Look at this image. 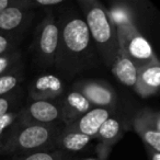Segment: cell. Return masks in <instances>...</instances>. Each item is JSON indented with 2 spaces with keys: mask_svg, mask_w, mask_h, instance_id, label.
<instances>
[{
  "mask_svg": "<svg viewBox=\"0 0 160 160\" xmlns=\"http://www.w3.org/2000/svg\"><path fill=\"white\" fill-rule=\"evenodd\" d=\"M59 25V43L55 65L62 72L73 76L80 71L89 57L91 38L82 18L69 16Z\"/></svg>",
  "mask_w": 160,
  "mask_h": 160,
  "instance_id": "cell-1",
  "label": "cell"
},
{
  "mask_svg": "<svg viewBox=\"0 0 160 160\" xmlns=\"http://www.w3.org/2000/svg\"><path fill=\"white\" fill-rule=\"evenodd\" d=\"M80 9L85 16L90 38L94 42L105 65L112 66L118 54L116 30L110 20L108 10L97 0H79Z\"/></svg>",
  "mask_w": 160,
  "mask_h": 160,
  "instance_id": "cell-2",
  "label": "cell"
},
{
  "mask_svg": "<svg viewBox=\"0 0 160 160\" xmlns=\"http://www.w3.org/2000/svg\"><path fill=\"white\" fill-rule=\"evenodd\" d=\"M60 129L58 125H22L17 121L10 136L0 148V156L18 157L55 148L54 142Z\"/></svg>",
  "mask_w": 160,
  "mask_h": 160,
  "instance_id": "cell-3",
  "label": "cell"
},
{
  "mask_svg": "<svg viewBox=\"0 0 160 160\" xmlns=\"http://www.w3.org/2000/svg\"><path fill=\"white\" fill-rule=\"evenodd\" d=\"M118 52L124 53L136 67L159 62L153 48L147 38L138 31L136 24L116 30Z\"/></svg>",
  "mask_w": 160,
  "mask_h": 160,
  "instance_id": "cell-4",
  "label": "cell"
},
{
  "mask_svg": "<svg viewBox=\"0 0 160 160\" xmlns=\"http://www.w3.org/2000/svg\"><path fill=\"white\" fill-rule=\"evenodd\" d=\"M59 43V25L53 13H48L38 24L35 33V47L38 57L47 66L55 64Z\"/></svg>",
  "mask_w": 160,
  "mask_h": 160,
  "instance_id": "cell-5",
  "label": "cell"
},
{
  "mask_svg": "<svg viewBox=\"0 0 160 160\" xmlns=\"http://www.w3.org/2000/svg\"><path fill=\"white\" fill-rule=\"evenodd\" d=\"M18 122L22 125H57L62 123L57 101H33L20 109Z\"/></svg>",
  "mask_w": 160,
  "mask_h": 160,
  "instance_id": "cell-6",
  "label": "cell"
},
{
  "mask_svg": "<svg viewBox=\"0 0 160 160\" xmlns=\"http://www.w3.org/2000/svg\"><path fill=\"white\" fill-rule=\"evenodd\" d=\"M73 89L79 91L93 108L112 109L118 100L116 92L105 81L98 79L78 80L73 85Z\"/></svg>",
  "mask_w": 160,
  "mask_h": 160,
  "instance_id": "cell-7",
  "label": "cell"
},
{
  "mask_svg": "<svg viewBox=\"0 0 160 160\" xmlns=\"http://www.w3.org/2000/svg\"><path fill=\"white\" fill-rule=\"evenodd\" d=\"M133 128L145 147L160 152V114L150 109L139 110L133 118Z\"/></svg>",
  "mask_w": 160,
  "mask_h": 160,
  "instance_id": "cell-8",
  "label": "cell"
},
{
  "mask_svg": "<svg viewBox=\"0 0 160 160\" xmlns=\"http://www.w3.org/2000/svg\"><path fill=\"white\" fill-rule=\"evenodd\" d=\"M57 103L62 112L64 126L73 123L88 111L93 109L91 103L75 89L70 90L65 97H60L57 100Z\"/></svg>",
  "mask_w": 160,
  "mask_h": 160,
  "instance_id": "cell-9",
  "label": "cell"
},
{
  "mask_svg": "<svg viewBox=\"0 0 160 160\" xmlns=\"http://www.w3.org/2000/svg\"><path fill=\"white\" fill-rule=\"evenodd\" d=\"M65 85L55 75H43L38 77L30 88V97L33 101H55L62 96Z\"/></svg>",
  "mask_w": 160,
  "mask_h": 160,
  "instance_id": "cell-10",
  "label": "cell"
},
{
  "mask_svg": "<svg viewBox=\"0 0 160 160\" xmlns=\"http://www.w3.org/2000/svg\"><path fill=\"white\" fill-rule=\"evenodd\" d=\"M112 113H113L112 109L93 108L86 114H83L81 118H78L77 121L69 125H66V126L96 139L99 128L110 116H112Z\"/></svg>",
  "mask_w": 160,
  "mask_h": 160,
  "instance_id": "cell-11",
  "label": "cell"
},
{
  "mask_svg": "<svg viewBox=\"0 0 160 160\" xmlns=\"http://www.w3.org/2000/svg\"><path fill=\"white\" fill-rule=\"evenodd\" d=\"M160 88V62L147 65L137 69V78L133 89L142 98L158 93Z\"/></svg>",
  "mask_w": 160,
  "mask_h": 160,
  "instance_id": "cell-12",
  "label": "cell"
},
{
  "mask_svg": "<svg viewBox=\"0 0 160 160\" xmlns=\"http://www.w3.org/2000/svg\"><path fill=\"white\" fill-rule=\"evenodd\" d=\"M93 139L94 138L83 135L67 126H62L55 138L54 147L66 153L77 152L83 150Z\"/></svg>",
  "mask_w": 160,
  "mask_h": 160,
  "instance_id": "cell-13",
  "label": "cell"
},
{
  "mask_svg": "<svg viewBox=\"0 0 160 160\" xmlns=\"http://www.w3.org/2000/svg\"><path fill=\"white\" fill-rule=\"evenodd\" d=\"M30 19V11L23 9L21 0L14 6L0 11V33L10 35V33L20 30Z\"/></svg>",
  "mask_w": 160,
  "mask_h": 160,
  "instance_id": "cell-14",
  "label": "cell"
},
{
  "mask_svg": "<svg viewBox=\"0 0 160 160\" xmlns=\"http://www.w3.org/2000/svg\"><path fill=\"white\" fill-rule=\"evenodd\" d=\"M112 73L114 77L127 87L134 88L137 78V67L131 59L122 52H118L115 60L111 66Z\"/></svg>",
  "mask_w": 160,
  "mask_h": 160,
  "instance_id": "cell-15",
  "label": "cell"
},
{
  "mask_svg": "<svg viewBox=\"0 0 160 160\" xmlns=\"http://www.w3.org/2000/svg\"><path fill=\"white\" fill-rule=\"evenodd\" d=\"M123 131L121 121L118 118H114L112 115L101 125L98 133H97L96 139L100 142L99 145L111 150L112 147L121 139Z\"/></svg>",
  "mask_w": 160,
  "mask_h": 160,
  "instance_id": "cell-16",
  "label": "cell"
},
{
  "mask_svg": "<svg viewBox=\"0 0 160 160\" xmlns=\"http://www.w3.org/2000/svg\"><path fill=\"white\" fill-rule=\"evenodd\" d=\"M108 10L110 20L115 30L136 24L135 16L132 8L124 2H114Z\"/></svg>",
  "mask_w": 160,
  "mask_h": 160,
  "instance_id": "cell-17",
  "label": "cell"
},
{
  "mask_svg": "<svg viewBox=\"0 0 160 160\" xmlns=\"http://www.w3.org/2000/svg\"><path fill=\"white\" fill-rule=\"evenodd\" d=\"M12 160H72L68 153L59 150V149L52 148L45 150H38L28 155L13 157Z\"/></svg>",
  "mask_w": 160,
  "mask_h": 160,
  "instance_id": "cell-18",
  "label": "cell"
},
{
  "mask_svg": "<svg viewBox=\"0 0 160 160\" xmlns=\"http://www.w3.org/2000/svg\"><path fill=\"white\" fill-rule=\"evenodd\" d=\"M20 109L19 110H10L6 114L0 116V148L8 139V137L11 134L12 129L14 128L17 124V121L19 118Z\"/></svg>",
  "mask_w": 160,
  "mask_h": 160,
  "instance_id": "cell-19",
  "label": "cell"
},
{
  "mask_svg": "<svg viewBox=\"0 0 160 160\" xmlns=\"http://www.w3.org/2000/svg\"><path fill=\"white\" fill-rule=\"evenodd\" d=\"M20 81L21 77L19 76V73L13 71L0 76V98L9 96L10 92H12L18 87Z\"/></svg>",
  "mask_w": 160,
  "mask_h": 160,
  "instance_id": "cell-20",
  "label": "cell"
},
{
  "mask_svg": "<svg viewBox=\"0 0 160 160\" xmlns=\"http://www.w3.org/2000/svg\"><path fill=\"white\" fill-rule=\"evenodd\" d=\"M64 0H21L22 8L28 11L42 8H51L55 6L62 5Z\"/></svg>",
  "mask_w": 160,
  "mask_h": 160,
  "instance_id": "cell-21",
  "label": "cell"
},
{
  "mask_svg": "<svg viewBox=\"0 0 160 160\" xmlns=\"http://www.w3.org/2000/svg\"><path fill=\"white\" fill-rule=\"evenodd\" d=\"M19 59H20V54L14 51L0 55V76L10 72L11 68L18 62Z\"/></svg>",
  "mask_w": 160,
  "mask_h": 160,
  "instance_id": "cell-22",
  "label": "cell"
},
{
  "mask_svg": "<svg viewBox=\"0 0 160 160\" xmlns=\"http://www.w3.org/2000/svg\"><path fill=\"white\" fill-rule=\"evenodd\" d=\"M14 46V42L10 35L0 33V55L7 54L12 51Z\"/></svg>",
  "mask_w": 160,
  "mask_h": 160,
  "instance_id": "cell-23",
  "label": "cell"
},
{
  "mask_svg": "<svg viewBox=\"0 0 160 160\" xmlns=\"http://www.w3.org/2000/svg\"><path fill=\"white\" fill-rule=\"evenodd\" d=\"M14 108L13 105V97L7 96L0 98V116L9 112Z\"/></svg>",
  "mask_w": 160,
  "mask_h": 160,
  "instance_id": "cell-24",
  "label": "cell"
},
{
  "mask_svg": "<svg viewBox=\"0 0 160 160\" xmlns=\"http://www.w3.org/2000/svg\"><path fill=\"white\" fill-rule=\"evenodd\" d=\"M146 151H147V155H148L149 160H160L159 151L153 150V149L149 148V147H146Z\"/></svg>",
  "mask_w": 160,
  "mask_h": 160,
  "instance_id": "cell-25",
  "label": "cell"
},
{
  "mask_svg": "<svg viewBox=\"0 0 160 160\" xmlns=\"http://www.w3.org/2000/svg\"><path fill=\"white\" fill-rule=\"evenodd\" d=\"M18 0H0V11L7 9V8L14 6Z\"/></svg>",
  "mask_w": 160,
  "mask_h": 160,
  "instance_id": "cell-26",
  "label": "cell"
},
{
  "mask_svg": "<svg viewBox=\"0 0 160 160\" xmlns=\"http://www.w3.org/2000/svg\"><path fill=\"white\" fill-rule=\"evenodd\" d=\"M79 160H105V159H101L99 157H88V158H82V159Z\"/></svg>",
  "mask_w": 160,
  "mask_h": 160,
  "instance_id": "cell-27",
  "label": "cell"
}]
</instances>
